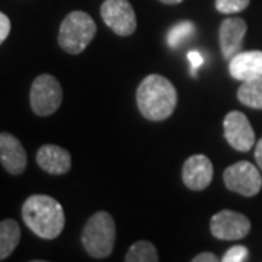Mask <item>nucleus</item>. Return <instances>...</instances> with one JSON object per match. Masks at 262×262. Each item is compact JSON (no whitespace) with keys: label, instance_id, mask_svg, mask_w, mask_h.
<instances>
[{"label":"nucleus","instance_id":"obj_20","mask_svg":"<svg viewBox=\"0 0 262 262\" xmlns=\"http://www.w3.org/2000/svg\"><path fill=\"white\" fill-rule=\"evenodd\" d=\"M249 256V251L246 246H242V245H237V246H233L230 249H227L226 253L223 255L222 261L223 262H244L248 259Z\"/></svg>","mask_w":262,"mask_h":262},{"label":"nucleus","instance_id":"obj_9","mask_svg":"<svg viewBox=\"0 0 262 262\" xmlns=\"http://www.w3.org/2000/svg\"><path fill=\"white\" fill-rule=\"evenodd\" d=\"M227 143L237 151H249L255 144V133L246 115L241 111H232L223 121Z\"/></svg>","mask_w":262,"mask_h":262},{"label":"nucleus","instance_id":"obj_25","mask_svg":"<svg viewBox=\"0 0 262 262\" xmlns=\"http://www.w3.org/2000/svg\"><path fill=\"white\" fill-rule=\"evenodd\" d=\"M162 3H165V5H177V3H181L182 0H159Z\"/></svg>","mask_w":262,"mask_h":262},{"label":"nucleus","instance_id":"obj_4","mask_svg":"<svg viewBox=\"0 0 262 262\" xmlns=\"http://www.w3.org/2000/svg\"><path fill=\"white\" fill-rule=\"evenodd\" d=\"M96 34L94 18L82 10L70 12L58 29V46L69 54H80Z\"/></svg>","mask_w":262,"mask_h":262},{"label":"nucleus","instance_id":"obj_6","mask_svg":"<svg viewBox=\"0 0 262 262\" xmlns=\"http://www.w3.org/2000/svg\"><path fill=\"white\" fill-rule=\"evenodd\" d=\"M223 179L227 189L244 196L256 195L262 188V177L258 168L246 160L226 168Z\"/></svg>","mask_w":262,"mask_h":262},{"label":"nucleus","instance_id":"obj_18","mask_svg":"<svg viewBox=\"0 0 262 262\" xmlns=\"http://www.w3.org/2000/svg\"><path fill=\"white\" fill-rule=\"evenodd\" d=\"M194 32H195V27L192 22H189V20L179 22L169 29L168 38H166L168 46L170 48L179 47L185 39H188L191 35H194Z\"/></svg>","mask_w":262,"mask_h":262},{"label":"nucleus","instance_id":"obj_8","mask_svg":"<svg viewBox=\"0 0 262 262\" xmlns=\"http://www.w3.org/2000/svg\"><path fill=\"white\" fill-rule=\"evenodd\" d=\"M210 230L215 239L239 241L249 233L251 222L242 213L232 211V210H222L211 217Z\"/></svg>","mask_w":262,"mask_h":262},{"label":"nucleus","instance_id":"obj_15","mask_svg":"<svg viewBox=\"0 0 262 262\" xmlns=\"http://www.w3.org/2000/svg\"><path fill=\"white\" fill-rule=\"evenodd\" d=\"M20 241V227L12 220L6 219L0 222V261L6 259L16 249Z\"/></svg>","mask_w":262,"mask_h":262},{"label":"nucleus","instance_id":"obj_7","mask_svg":"<svg viewBox=\"0 0 262 262\" xmlns=\"http://www.w3.org/2000/svg\"><path fill=\"white\" fill-rule=\"evenodd\" d=\"M101 16L108 28L120 37H128L137 28V18L128 0H105Z\"/></svg>","mask_w":262,"mask_h":262},{"label":"nucleus","instance_id":"obj_14","mask_svg":"<svg viewBox=\"0 0 262 262\" xmlns=\"http://www.w3.org/2000/svg\"><path fill=\"white\" fill-rule=\"evenodd\" d=\"M230 76L246 82L262 76V51H244L237 53L229 63Z\"/></svg>","mask_w":262,"mask_h":262},{"label":"nucleus","instance_id":"obj_12","mask_svg":"<svg viewBox=\"0 0 262 262\" xmlns=\"http://www.w3.org/2000/svg\"><path fill=\"white\" fill-rule=\"evenodd\" d=\"M27 151L10 133H0V163L10 175H20L27 169Z\"/></svg>","mask_w":262,"mask_h":262},{"label":"nucleus","instance_id":"obj_10","mask_svg":"<svg viewBox=\"0 0 262 262\" xmlns=\"http://www.w3.org/2000/svg\"><path fill=\"white\" fill-rule=\"evenodd\" d=\"M213 163L206 155H192L189 156L182 168V181L192 191L206 189L213 181Z\"/></svg>","mask_w":262,"mask_h":262},{"label":"nucleus","instance_id":"obj_1","mask_svg":"<svg viewBox=\"0 0 262 262\" xmlns=\"http://www.w3.org/2000/svg\"><path fill=\"white\" fill-rule=\"evenodd\" d=\"M137 106L144 118L163 121L175 111L178 92L170 80L160 75H149L137 88Z\"/></svg>","mask_w":262,"mask_h":262},{"label":"nucleus","instance_id":"obj_19","mask_svg":"<svg viewBox=\"0 0 262 262\" xmlns=\"http://www.w3.org/2000/svg\"><path fill=\"white\" fill-rule=\"evenodd\" d=\"M251 0H215L214 6L217 12L225 13V15H232L242 12L249 6Z\"/></svg>","mask_w":262,"mask_h":262},{"label":"nucleus","instance_id":"obj_24","mask_svg":"<svg viewBox=\"0 0 262 262\" xmlns=\"http://www.w3.org/2000/svg\"><path fill=\"white\" fill-rule=\"evenodd\" d=\"M255 159H256V163L258 166L262 170V139L258 140L256 143V147H255Z\"/></svg>","mask_w":262,"mask_h":262},{"label":"nucleus","instance_id":"obj_21","mask_svg":"<svg viewBox=\"0 0 262 262\" xmlns=\"http://www.w3.org/2000/svg\"><path fill=\"white\" fill-rule=\"evenodd\" d=\"M188 57V61H189V64H191V75L196 77V70L201 67L203 64V61H204V58L201 56V53L200 51H196V50H192V51H189L187 54Z\"/></svg>","mask_w":262,"mask_h":262},{"label":"nucleus","instance_id":"obj_5","mask_svg":"<svg viewBox=\"0 0 262 262\" xmlns=\"http://www.w3.org/2000/svg\"><path fill=\"white\" fill-rule=\"evenodd\" d=\"M63 101L61 84L54 76L39 75L31 86L29 102L32 111L39 117H48L60 108Z\"/></svg>","mask_w":262,"mask_h":262},{"label":"nucleus","instance_id":"obj_22","mask_svg":"<svg viewBox=\"0 0 262 262\" xmlns=\"http://www.w3.org/2000/svg\"><path fill=\"white\" fill-rule=\"evenodd\" d=\"M10 34V19L8 15H5L3 12H0V44L8 38Z\"/></svg>","mask_w":262,"mask_h":262},{"label":"nucleus","instance_id":"obj_16","mask_svg":"<svg viewBox=\"0 0 262 262\" xmlns=\"http://www.w3.org/2000/svg\"><path fill=\"white\" fill-rule=\"evenodd\" d=\"M237 99L255 110H262V76L246 80L237 89Z\"/></svg>","mask_w":262,"mask_h":262},{"label":"nucleus","instance_id":"obj_11","mask_svg":"<svg viewBox=\"0 0 262 262\" xmlns=\"http://www.w3.org/2000/svg\"><path fill=\"white\" fill-rule=\"evenodd\" d=\"M246 31L248 25L242 18H227L220 24L219 39L225 58L232 60L237 53H241Z\"/></svg>","mask_w":262,"mask_h":262},{"label":"nucleus","instance_id":"obj_3","mask_svg":"<svg viewBox=\"0 0 262 262\" xmlns=\"http://www.w3.org/2000/svg\"><path fill=\"white\" fill-rule=\"evenodd\" d=\"M117 227L113 215L106 211H98L86 222L82 233V244L86 252L96 259L110 256L115 246Z\"/></svg>","mask_w":262,"mask_h":262},{"label":"nucleus","instance_id":"obj_17","mask_svg":"<svg viewBox=\"0 0 262 262\" xmlns=\"http://www.w3.org/2000/svg\"><path fill=\"white\" fill-rule=\"evenodd\" d=\"M159 255L155 245L147 241H140L131 245L125 255V262H158Z\"/></svg>","mask_w":262,"mask_h":262},{"label":"nucleus","instance_id":"obj_13","mask_svg":"<svg viewBox=\"0 0 262 262\" xmlns=\"http://www.w3.org/2000/svg\"><path fill=\"white\" fill-rule=\"evenodd\" d=\"M37 163L51 175H64L72 168L70 153L56 144H44L37 151Z\"/></svg>","mask_w":262,"mask_h":262},{"label":"nucleus","instance_id":"obj_23","mask_svg":"<svg viewBox=\"0 0 262 262\" xmlns=\"http://www.w3.org/2000/svg\"><path fill=\"white\" fill-rule=\"evenodd\" d=\"M217 261H219V258L215 256L214 253H211V252H203L192 258V262H217Z\"/></svg>","mask_w":262,"mask_h":262},{"label":"nucleus","instance_id":"obj_2","mask_svg":"<svg viewBox=\"0 0 262 262\" xmlns=\"http://www.w3.org/2000/svg\"><path fill=\"white\" fill-rule=\"evenodd\" d=\"M22 219L34 233L42 239H56L66 225L64 210L56 198L35 194L22 206Z\"/></svg>","mask_w":262,"mask_h":262}]
</instances>
